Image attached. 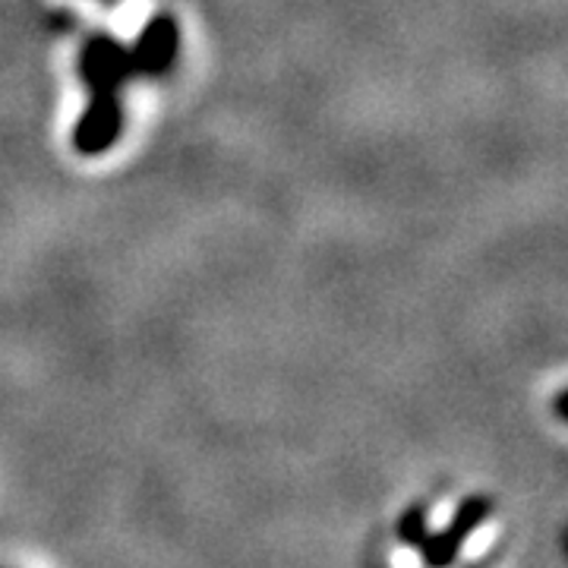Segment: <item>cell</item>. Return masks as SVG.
Wrapping results in <instances>:
<instances>
[{"instance_id": "2", "label": "cell", "mask_w": 568, "mask_h": 568, "mask_svg": "<svg viewBox=\"0 0 568 568\" xmlns=\"http://www.w3.org/2000/svg\"><path fill=\"white\" fill-rule=\"evenodd\" d=\"M429 508L426 503H414V506H407L402 511V518H398V540L405 544L407 549H420L426 537H429Z\"/></svg>"}, {"instance_id": "1", "label": "cell", "mask_w": 568, "mask_h": 568, "mask_svg": "<svg viewBox=\"0 0 568 568\" xmlns=\"http://www.w3.org/2000/svg\"><path fill=\"white\" fill-rule=\"evenodd\" d=\"M493 515V499L484 493H474L465 496L458 508L452 511L448 525L443 530H429L417 556H420V566L424 568H452L458 562L465 544L480 530V525Z\"/></svg>"}]
</instances>
